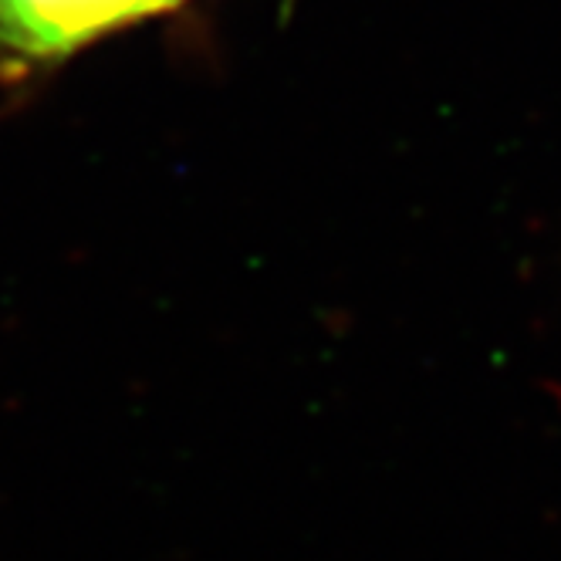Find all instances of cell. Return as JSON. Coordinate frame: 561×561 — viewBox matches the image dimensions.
I'll return each instance as SVG.
<instances>
[{"label":"cell","instance_id":"cell-1","mask_svg":"<svg viewBox=\"0 0 561 561\" xmlns=\"http://www.w3.org/2000/svg\"><path fill=\"white\" fill-rule=\"evenodd\" d=\"M186 0H0V71L34 75Z\"/></svg>","mask_w":561,"mask_h":561}]
</instances>
